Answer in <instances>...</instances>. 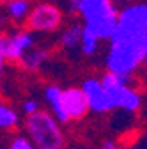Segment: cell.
<instances>
[{"label":"cell","mask_w":147,"mask_h":149,"mask_svg":"<svg viewBox=\"0 0 147 149\" xmlns=\"http://www.w3.org/2000/svg\"><path fill=\"white\" fill-rule=\"evenodd\" d=\"M147 62V30L144 32H121L115 30L108 39L105 53L106 71L119 74H133Z\"/></svg>","instance_id":"cell-1"},{"label":"cell","mask_w":147,"mask_h":149,"mask_svg":"<svg viewBox=\"0 0 147 149\" xmlns=\"http://www.w3.org/2000/svg\"><path fill=\"white\" fill-rule=\"evenodd\" d=\"M76 14L87 30L96 34L101 41H108L117 27L119 7L114 0H80Z\"/></svg>","instance_id":"cell-2"},{"label":"cell","mask_w":147,"mask_h":149,"mask_svg":"<svg viewBox=\"0 0 147 149\" xmlns=\"http://www.w3.org/2000/svg\"><path fill=\"white\" fill-rule=\"evenodd\" d=\"M25 133L37 149H62L66 146V135L62 124L53 117L50 110H35L25 116Z\"/></svg>","instance_id":"cell-3"},{"label":"cell","mask_w":147,"mask_h":149,"mask_svg":"<svg viewBox=\"0 0 147 149\" xmlns=\"http://www.w3.org/2000/svg\"><path fill=\"white\" fill-rule=\"evenodd\" d=\"M101 82L108 92L110 100H112L114 105V112L115 110H124L130 112V114H135V112L140 110L142 107V94L130 85L131 77L128 74H119L114 71H106L105 74H101Z\"/></svg>","instance_id":"cell-4"},{"label":"cell","mask_w":147,"mask_h":149,"mask_svg":"<svg viewBox=\"0 0 147 149\" xmlns=\"http://www.w3.org/2000/svg\"><path fill=\"white\" fill-rule=\"evenodd\" d=\"M23 23L34 34H53L60 30L64 23V13L59 6L51 2H39L32 6Z\"/></svg>","instance_id":"cell-5"},{"label":"cell","mask_w":147,"mask_h":149,"mask_svg":"<svg viewBox=\"0 0 147 149\" xmlns=\"http://www.w3.org/2000/svg\"><path fill=\"white\" fill-rule=\"evenodd\" d=\"M82 91H83L87 105H89V112L98 114V116H106V114L114 112L112 100H110L101 78H98V77L85 78L82 82Z\"/></svg>","instance_id":"cell-6"},{"label":"cell","mask_w":147,"mask_h":149,"mask_svg":"<svg viewBox=\"0 0 147 149\" xmlns=\"http://www.w3.org/2000/svg\"><path fill=\"white\" fill-rule=\"evenodd\" d=\"M121 32H144L147 30V4L145 2H131L119 9L117 27Z\"/></svg>","instance_id":"cell-7"},{"label":"cell","mask_w":147,"mask_h":149,"mask_svg":"<svg viewBox=\"0 0 147 149\" xmlns=\"http://www.w3.org/2000/svg\"><path fill=\"white\" fill-rule=\"evenodd\" d=\"M62 107L69 119L73 121H82L89 114V105L85 100V94L82 87H66L62 89Z\"/></svg>","instance_id":"cell-8"},{"label":"cell","mask_w":147,"mask_h":149,"mask_svg":"<svg viewBox=\"0 0 147 149\" xmlns=\"http://www.w3.org/2000/svg\"><path fill=\"white\" fill-rule=\"evenodd\" d=\"M35 45V36L32 30L23 29V30H16L12 34H7V61L9 62H20V59L25 55V52Z\"/></svg>","instance_id":"cell-9"},{"label":"cell","mask_w":147,"mask_h":149,"mask_svg":"<svg viewBox=\"0 0 147 149\" xmlns=\"http://www.w3.org/2000/svg\"><path fill=\"white\" fill-rule=\"evenodd\" d=\"M43 98H44V103L48 105V110L53 114V117L60 124H69V119L62 107V87L55 85V84L46 85L43 91Z\"/></svg>","instance_id":"cell-10"},{"label":"cell","mask_w":147,"mask_h":149,"mask_svg":"<svg viewBox=\"0 0 147 149\" xmlns=\"http://www.w3.org/2000/svg\"><path fill=\"white\" fill-rule=\"evenodd\" d=\"M82 30H83L82 22H71L69 25H66L59 34V46L67 53L78 52L80 50V39H82Z\"/></svg>","instance_id":"cell-11"},{"label":"cell","mask_w":147,"mask_h":149,"mask_svg":"<svg viewBox=\"0 0 147 149\" xmlns=\"http://www.w3.org/2000/svg\"><path fill=\"white\" fill-rule=\"evenodd\" d=\"M48 59H50V50L46 46H39L37 43H35L34 46H30L25 52V55L20 59L18 64H20L23 69H27V71H39L41 68L46 66Z\"/></svg>","instance_id":"cell-12"},{"label":"cell","mask_w":147,"mask_h":149,"mask_svg":"<svg viewBox=\"0 0 147 149\" xmlns=\"http://www.w3.org/2000/svg\"><path fill=\"white\" fill-rule=\"evenodd\" d=\"M101 39L96 36V34H92L90 30H87L85 27H83V30H82V39H80V53L83 55V57H94V55H98V52H99V48H101Z\"/></svg>","instance_id":"cell-13"},{"label":"cell","mask_w":147,"mask_h":149,"mask_svg":"<svg viewBox=\"0 0 147 149\" xmlns=\"http://www.w3.org/2000/svg\"><path fill=\"white\" fill-rule=\"evenodd\" d=\"M6 9H7V16L14 23H23L32 9V4L30 0H11L6 4Z\"/></svg>","instance_id":"cell-14"},{"label":"cell","mask_w":147,"mask_h":149,"mask_svg":"<svg viewBox=\"0 0 147 149\" xmlns=\"http://www.w3.org/2000/svg\"><path fill=\"white\" fill-rule=\"evenodd\" d=\"M20 124V116H18V112L0 101V130L2 132H12V130Z\"/></svg>","instance_id":"cell-15"},{"label":"cell","mask_w":147,"mask_h":149,"mask_svg":"<svg viewBox=\"0 0 147 149\" xmlns=\"http://www.w3.org/2000/svg\"><path fill=\"white\" fill-rule=\"evenodd\" d=\"M9 149H34L32 140L28 139L27 133H16L9 139Z\"/></svg>","instance_id":"cell-16"},{"label":"cell","mask_w":147,"mask_h":149,"mask_svg":"<svg viewBox=\"0 0 147 149\" xmlns=\"http://www.w3.org/2000/svg\"><path fill=\"white\" fill-rule=\"evenodd\" d=\"M7 34H0V80H2V74H4V68L7 62Z\"/></svg>","instance_id":"cell-17"},{"label":"cell","mask_w":147,"mask_h":149,"mask_svg":"<svg viewBox=\"0 0 147 149\" xmlns=\"http://www.w3.org/2000/svg\"><path fill=\"white\" fill-rule=\"evenodd\" d=\"M35 110H39V103H37V100H25V101H23V105H21V112H23L25 116L34 114Z\"/></svg>","instance_id":"cell-18"},{"label":"cell","mask_w":147,"mask_h":149,"mask_svg":"<svg viewBox=\"0 0 147 149\" xmlns=\"http://www.w3.org/2000/svg\"><path fill=\"white\" fill-rule=\"evenodd\" d=\"M101 147L103 149H117L119 147V142L115 139H105L103 144H101Z\"/></svg>","instance_id":"cell-19"},{"label":"cell","mask_w":147,"mask_h":149,"mask_svg":"<svg viewBox=\"0 0 147 149\" xmlns=\"http://www.w3.org/2000/svg\"><path fill=\"white\" fill-rule=\"evenodd\" d=\"M66 2H67V11L71 14H76V9H78L80 0H66Z\"/></svg>","instance_id":"cell-20"},{"label":"cell","mask_w":147,"mask_h":149,"mask_svg":"<svg viewBox=\"0 0 147 149\" xmlns=\"http://www.w3.org/2000/svg\"><path fill=\"white\" fill-rule=\"evenodd\" d=\"M142 77H144V82H145V85H147V62L142 66Z\"/></svg>","instance_id":"cell-21"},{"label":"cell","mask_w":147,"mask_h":149,"mask_svg":"<svg viewBox=\"0 0 147 149\" xmlns=\"http://www.w3.org/2000/svg\"><path fill=\"white\" fill-rule=\"evenodd\" d=\"M7 2H11V0H0V6H6Z\"/></svg>","instance_id":"cell-22"},{"label":"cell","mask_w":147,"mask_h":149,"mask_svg":"<svg viewBox=\"0 0 147 149\" xmlns=\"http://www.w3.org/2000/svg\"><path fill=\"white\" fill-rule=\"evenodd\" d=\"M2 146H4V144H2V139H0V147H2Z\"/></svg>","instance_id":"cell-23"}]
</instances>
